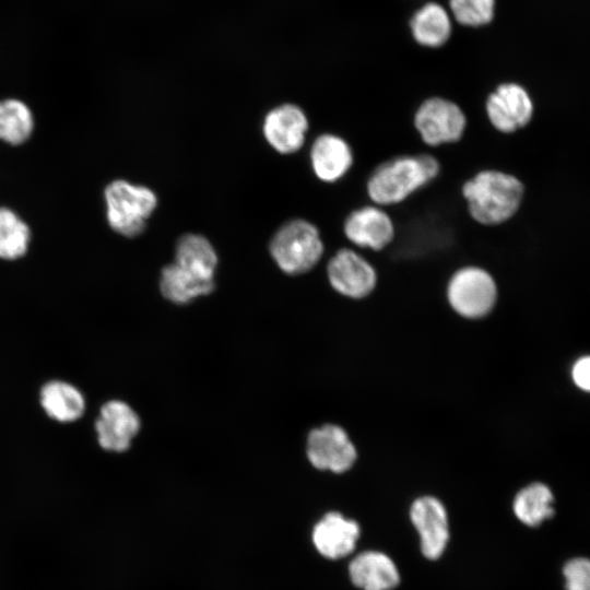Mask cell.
Wrapping results in <instances>:
<instances>
[{
  "label": "cell",
  "instance_id": "cell-1",
  "mask_svg": "<svg viewBox=\"0 0 590 590\" xmlns=\"http://www.w3.org/2000/svg\"><path fill=\"white\" fill-rule=\"evenodd\" d=\"M462 193L474 221L483 225H497L517 212L523 197V186L510 174L486 169L465 181Z\"/></svg>",
  "mask_w": 590,
  "mask_h": 590
},
{
  "label": "cell",
  "instance_id": "cell-2",
  "mask_svg": "<svg viewBox=\"0 0 590 590\" xmlns=\"http://www.w3.org/2000/svg\"><path fill=\"white\" fill-rule=\"evenodd\" d=\"M438 172V161L432 155L400 156L381 164L370 175L367 192L375 204H396L433 180Z\"/></svg>",
  "mask_w": 590,
  "mask_h": 590
},
{
  "label": "cell",
  "instance_id": "cell-3",
  "mask_svg": "<svg viewBox=\"0 0 590 590\" xmlns=\"http://www.w3.org/2000/svg\"><path fill=\"white\" fill-rule=\"evenodd\" d=\"M270 253L284 273L297 275L311 270L319 262L323 243L314 224L296 219L282 225L273 235Z\"/></svg>",
  "mask_w": 590,
  "mask_h": 590
},
{
  "label": "cell",
  "instance_id": "cell-4",
  "mask_svg": "<svg viewBox=\"0 0 590 590\" xmlns=\"http://www.w3.org/2000/svg\"><path fill=\"white\" fill-rule=\"evenodd\" d=\"M105 201L110 227L126 237L143 233L157 206V197L150 188L123 179L114 180L105 188Z\"/></svg>",
  "mask_w": 590,
  "mask_h": 590
},
{
  "label": "cell",
  "instance_id": "cell-5",
  "mask_svg": "<svg viewBox=\"0 0 590 590\" xmlns=\"http://www.w3.org/2000/svg\"><path fill=\"white\" fill-rule=\"evenodd\" d=\"M446 295L449 306L457 315L465 319H481L494 309L498 291L488 271L468 266L451 275Z\"/></svg>",
  "mask_w": 590,
  "mask_h": 590
},
{
  "label": "cell",
  "instance_id": "cell-6",
  "mask_svg": "<svg viewBox=\"0 0 590 590\" xmlns=\"http://www.w3.org/2000/svg\"><path fill=\"white\" fill-rule=\"evenodd\" d=\"M414 127L422 140L430 146L459 141L467 127L463 110L444 97L425 99L414 115Z\"/></svg>",
  "mask_w": 590,
  "mask_h": 590
},
{
  "label": "cell",
  "instance_id": "cell-7",
  "mask_svg": "<svg viewBox=\"0 0 590 590\" xmlns=\"http://www.w3.org/2000/svg\"><path fill=\"white\" fill-rule=\"evenodd\" d=\"M306 453L311 465L321 471L341 474L357 460V449L349 433L340 425L324 424L309 432Z\"/></svg>",
  "mask_w": 590,
  "mask_h": 590
},
{
  "label": "cell",
  "instance_id": "cell-8",
  "mask_svg": "<svg viewBox=\"0 0 590 590\" xmlns=\"http://www.w3.org/2000/svg\"><path fill=\"white\" fill-rule=\"evenodd\" d=\"M327 275L332 288L351 299L367 297L377 284V273L373 264L350 248L338 250L329 260Z\"/></svg>",
  "mask_w": 590,
  "mask_h": 590
},
{
  "label": "cell",
  "instance_id": "cell-9",
  "mask_svg": "<svg viewBox=\"0 0 590 590\" xmlns=\"http://www.w3.org/2000/svg\"><path fill=\"white\" fill-rule=\"evenodd\" d=\"M410 519L420 535L421 551L427 559H438L449 541L448 515L435 496L417 497L411 505Z\"/></svg>",
  "mask_w": 590,
  "mask_h": 590
},
{
  "label": "cell",
  "instance_id": "cell-10",
  "mask_svg": "<svg viewBox=\"0 0 590 590\" xmlns=\"http://www.w3.org/2000/svg\"><path fill=\"white\" fill-rule=\"evenodd\" d=\"M485 110L495 129L504 133H511L530 121L533 104L528 92L521 85L503 83L488 95Z\"/></svg>",
  "mask_w": 590,
  "mask_h": 590
},
{
  "label": "cell",
  "instance_id": "cell-11",
  "mask_svg": "<svg viewBox=\"0 0 590 590\" xmlns=\"http://www.w3.org/2000/svg\"><path fill=\"white\" fill-rule=\"evenodd\" d=\"M97 441L108 451H126L140 429V418L123 401L110 400L99 410L95 422Z\"/></svg>",
  "mask_w": 590,
  "mask_h": 590
},
{
  "label": "cell",
  "instance_id": "cell-12",
  "mask_svg": "<svg viewBox=\"0 0 590 590\" xmlns=\"http://www.w3.org/2000/svg\"><path fill=\"white\" fill-rule=\"evenodd\" d=\"M307 129L305 113L294 104H283L271 109L263 121L266 140L282 154L298 151L304 144Z\"/></svg>",
  "mask_w": 590,
  "mask_h": 590
},
{
  "label": "cell",
  "instance_id": "cell-13",
  "mask_svg": "<svg viewBox=\"0 0 590 590\" xmlns=\"http://www.w3.org/2000/svg\"><path fill=\"white\" fill-rule=\"evenodd\" d=\"M344 234L355 246L381 250L394 237V225L390 216L377 205H366L349 214L344 222Z\"/></svg>",
  "mask_w": 590,
  "mask_h": 590
},
{
  "label": "cell",
  "instance_id": "cell-14",
  "mask_svg": "<svg viewBox=\"0 0 590 590\" xmlns=\"http://www.w3.org/2000/svg\"><path fill=\"white\" fill-rule=\"evenodd\" d=\"M359 535L361 528L355 520L330 511L315 524L311 540L321 556L339 559L355 550Z\"/></svg>",
  "mask_w": 590,
  "mask_h": 590
},
{
  "label": "cell",
  "instance_id": "cell-15",
  "mask_svg": "<svg viewBox=\"0 0 590 590\" xmlns=\"http://www.w3.org/2000/svg\"><path fill=\"white\" fill-rule=\"evenodd\" d=\"M352 583L361 590H392L400 583L396 563L379 551H365L349 565Z\"/></svg>",
  "mask_w": 590,
  "mask_h": 590
},
{
  "label": "cell",
  "instance_id": "cell-16",
  "mask_svg": "<svg viewBox=\"0 0 590 590\" xmlns=\"http://www.w3.org/2000/svg\"><path fill=\"white\" fill-rule=\"evenodd\" d=\"M310 162L316 176L326 182L341 179L353 164V153L341 137L324 133L319 135L310 149Z\"/></svg>",
  "mask_w": 590,
  "mask_h": 590
},
{
  "label": "cell",
  "instance_id": "cell-17",
  "mask_svg": "<svg viewBox=\"0 0 590 590\" xmlns=\"http://www.w3.org/2000/svg\"><path fill=\"white\" fill-rule=\"evenodd\" d=\"M40 406L56 422L71 423L85 411V399L73 385L63 380L46 382L39 392Z\"/></svg>",
  "mask_w": 590,
  "mask_h": 590
},
{
  "label": "cell",
  "instance_id": "cell-18",
  "mask_svg": "<svg viewBox=\"0 0 590 590\" xmlns=\"http://www.w3.org/2000/svg\"><path fill=\"white\" fill-rule=\"evenodd\" d=\"M174 262L196 276L214 280L217 255L204 236L185 234L176 243Z\"/></svg>",
  "mask_w": 590,
  "mask_h": 590
},
{
  "label": "cell",
  "instance_id": "cell-19",
  "mask_svg": "<svg viewBox=\"0 0 590 590\" xmlns=\"http://www.w3.org/2000/svg\"><path fill=\"white\" fill-rule=\"evenodd\" d=\"M214 285V280L196 276L175 262L165 266L161 272V292L175 304H187L198 296L208 295Z\"/></svg>",
  "mask_w": 590,
  "mask_h": 590
},
{
  "label": "cell",
  "instance_id": "cell-20",
  "mask_svg": "<svg viewBox=\"0 0 590 590\" xmlns=\"http://www.w3.org/2000/svg\"><path fill=\"white\" fill-rule=\"evenodd\" d=\"M414 39L422 46H442L451 34V20L446 9L436 2H428L415 12L411 20Z\"/></svg>",
  "mask_w": 590,
  "mask_h": 590
},
{
  "label": "cell",
  "instance_id": "cell-21",
  "mask_svg": "<svg viewBox=\"0 0 590 590\" xmlns=\"http://www.w3.org/2000/svg\"><path fill=\"white\" fill-rule=\"evenodd\" d=\"M553 494L542 483H532L520 489L514 499L516 517L529 527H536L554 515Z\"/></svg>",
  "mask_w": 590,
  "mask_h": 590
},
{
  "label": "cell",
  "instance_id": "cell-22",
  "mask_svg": "<svg viewBox=\"0 0 590 590\" xmlns=\"http://www.w3.org/2000/svg\"><path fill=\"white\" fill-rule=\"evenodd\" d=\"M34 121L30 108L21 101L0 102V140L10 144H21L33 131Z\"/></svg>",
  "mask_w": 590,
  "mask_h": 590
},
{
  "label": "cell",
  "instance_id": "cell-23",
  "mask_svg": "<svg viewBox=\"0 0 590 590\" xmlns=\"http://www.w3.org/2000/svg\"><path fill=\"white\" fill-rule=\"evenodd\" d=\"M30 241L28 226L10 209H0V258L14 260L24 256Z\"/></svg>",
  "mask_w": 590,
  "mask_h": 590
},
{
  "label": "cell",
  "instance_id": "cell-24",
  "mask_svg": "<svg viewBox=\"0 0 590 590\" xmlns=\"http://www.w3.org/2000/svg\"><path fill=\"white\" fill-rule=\"evenodd\" d=\"M450 11L458 23L465 26H482L495 14V0H449Z\"/></svg>",
  "mask_w": 590,
  "mask_h": 590
},
{
  "label": "cell",
  "instance_id": "cell-25",
  "mask_svg": "<svg viewBox=\"0 0 590 590\" xmlns=\"http://www.w3.org/2000/svg\"><path fill=\"white\" fill-rule=\"evenodd\" d=\"M566 590H590V560L574 558L566 563L563 569Z\"/></svg>",
  "mask_w": 590,
  "mask_h": 590
},
{
  "label": "cell",
  "instance_id": "cell-26",
  "mask_svg": "<svg viewBox=\"0 0 590 590\" xmlns=\"http://www.w3.org/2000/svg\"><path fill=\"white\" fill-rule=\"evenodd\" d=\"M571 376L577 387L590 391V356H583L574 364Z\"/></svg>",
  "mask_w": 590,
  "mask_h": 590
}]
</instances>
